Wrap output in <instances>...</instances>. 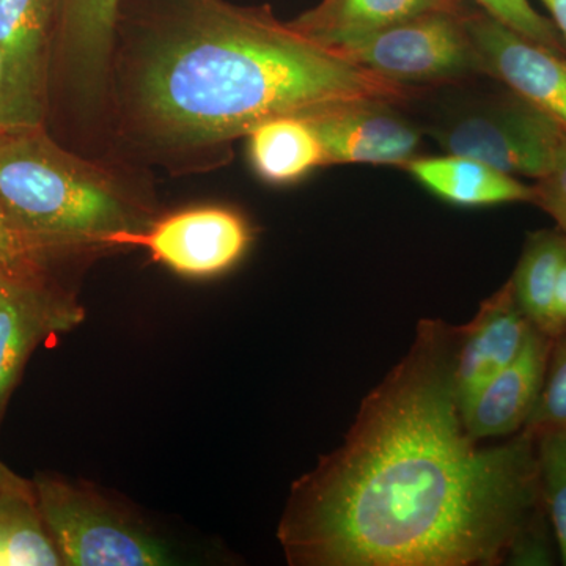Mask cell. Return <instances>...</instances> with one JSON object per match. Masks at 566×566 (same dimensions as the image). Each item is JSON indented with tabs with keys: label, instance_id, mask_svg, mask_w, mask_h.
I'll use <instances>...</instances> for the list:
<instances>
[{
	"label": "cell",
	"instance_id": "52a82bcc",
	"mask_svg": "<svg viewBox=\"0 0 566 566\" xmlns=\"http://www.w3.org/2000/svg\"><path fill=\"white\" fill-rule=\"evenodd\" d=\"M251 241V227L240 212L199 207L174 212L134 232L115 234L111 245H137L175 273L211 277L240 262Z\"/></svg>",
	"mask_w": 566,
	"mask_h": 566
},
{
	"label": "cell",
	"instance_id": "4dcf8cb0",
	"mask_svg": "<svg viewBox=\"0 0 566 566\" xmlns=\"http://www.w3.org/2000/svg\"><path fill=\"white\" fill-rule=\"evenodd\" d=\"M565 335H566V333H565Z\"/></svg>",
	"mask_w": 566,
	"mask_h": 566
},
{
	"label": "cell",
	"instance_id": "4fadbf2b",
	"mask_svg": "<svg viewBox=\"0 0 566 566\" xmlns=\"http://www.w3.org/2000/svg\"><path fill=\"white\" fill-rule=\"evenodd\" d=\"M74 322V312L36 285L35 274L18 275L0 293V415L36 344Z\"/></svg>",
	"mask_w": 566,
	"mask_h": 566
},
{
	"label": "cell",
	"instance_id": "7a4b0ae2",
	"mask_svg": "<svg viewBox=\"0 0 566 566\" xmlns=\"http://www.w3.org/2000/svg\"><path fill=\"white\" fill-rule=\"evenodd\" d=\"M128 92L142 133L169 148L223 144L282 115L408 96L406 85L283 24L270 7L222 0H186L148 35Z\"/></svg>",
	"mask_w": 566,
	"mask_h": 566
},
{
	"label": "cell",
	"instance_id": "6da1fadb",
	"mask_svg": "<svg viewBox=\"0 0 566 566\" xmlns=\"http://www.w3.org/2000/svg\"><path fill=\"white\" fill-rule=\"evenodd\" d=\"M453 346L455 327L420 324L344 446L294 485L279 528L292 564H506L542 516L536 436L476 446L453 389Z\"/></svg>",
	"mask_w": 566,
	"mask_h": 566
},
{
	"label": "cell",
	"instance_id": "83f0119b",
	"mask_svg": "<svg viewBox=\"0 0 566 566\" xmlns=\"http://www.w3.org/2000/svg\"><path fill=\"white\" fill-rule=\"evenodd\" d=\"M542 2L549 10L554 25H556L558 33H560L566 48V0H542Z\"/></svg>",
	"mask_w": 566,
	"mask_h": 566
},
{
	"label": "cell",
	"instance_id": "7402d4cb",
	"mask_svg": "<svg viewBox=\"0 0 566 566\" xmlns=\"http://www.w3.org/2000/svg\"><path fill=\"white\" fill-rule=\"evenodd\" d=\"M472 2L482 7L483 13L490 14L506 28L526 36L527 40L556 54H565L564 40L554 22L542 17L528 0H472Z\"/></svg>",
	"mask_w": 566,
	"mask_h": 566
},
{
	"label": "cell",
	"instance_id": "2e32d148",
	"mask_svg": "<svg viewBox=\"0 0 566 566\" xmlns=\"http://www.w3.org/2000/svg\"><path fill=\"white\" fill-rule=\"evenodd\" d=\"M406 170L442 202L461 208L534 203L535 188L468 156L416 158Z\"/></svg>",
	"mask_w": 566,
	"mask_h": 566
},
{
	"label": "cell",
	"instance_id": "cb8c5ba5",
	"mask_svg": "<svg viewBox=\"0 0 566 566\" xmlns=\"http://www.w3.org/2000/svg\"><path fill=\"white\" fill-rule=\"evenodd\" d=\"M534 188V203L546 211L556 221L558 230L566 234V134L553 170L538 180Z\"/></svg>",
	"mask_w": 566,
	"mask_h": 566
},
{
	"label": "cell",
	"instance_id": "9a60e30c",
	"mask_svg": "<svg viewBox=\"0 0 566 566\" xmlns=\"http://www.w3.org/2000/svg\"><path fill=\"white\" fill-rule=\"evenodd\" d=\"M461 3L463 0H322L292 24L308 39L340 50L420 14L463 11Z\"/></svg>",
	"mask_w": 566,
	"mask_h": 566
},
{
	"label": "cell",
	"instance_id": "8992f818",
	"mask_svg": "<svg viewBox=\"0 0 566 566\" xmlns=\"http://www.w3.org/2000/svg\"><path fill=\"white\" fill-rule=\"evenodd\" d=\"M566 132L520 96L464 115L436 133L450 155L468 156L513 177L538 181L553 170Z\"/></svg>",
	"mask_w": 566,
	"mask_h": 566
},
{
	"label": "cell",
	"instance_id": "44dd1931",
	"mask_svg": "<svg viewBox=\"0 0 566 566\" xmlns=\"http://www.w3.org/2000/svg\"><path fill=\"white\" fill-rule=\"evenodd\" d=\"M524 428L534 434L545 430H566V335L554 340L545 385Z\"/></svg>",
	"mask_w": 566,
	"mask_h": 566
},
{
	"label": "cell",
	"instance_id": "d4e9b609",
	"mask_svg": "<svg viewBox=\"0 0 566 566\" xmlns=\"http://www.w3.org/2000/svg\"><path fill=\"white\" fill-rule=\"evenodd\" d=\"M545 526V516L542 515L520 536L515 546L510 551L506 564L520 566L553 565V547H551Z\"/></svg>",
	"mask_w": 566,
	"mask_h": 566
},
{
	"label": "cell",
	"instance_id": "5bb4252c",
	"mask_svg": "<svg viewBox=\"0 0 566 566\" xmlns=\"http://www.w3.org/2000/svg\"><path fill=\"white\" fill-rule=\"evenodd\" d=\"M120 0H59L63 57L84 98L104 93L112 65Z\"/></svg>",
	"mask_w": 566,
	"mask_h": 566
},
{
	"label": "cell",
	"instance_id": "5b68a950",
	"mask_svg": "<svg viewBox=\"0 0 566 566\" xmlns=\"http://www.w3.org/2000/svg\"><path fill=\"white\" fill-rule=\"evenodd\" d=\"M464 11H431L337 50L398 84L453 80L480 69Z\"/></svg>",
	"mask_w": 566,
	"mask_h": 566
},
{
	"label": "cell",
	"instance_id": "7c38bea8",
	"mask_svg": "<svg viewBox=\"0 0 566 566\" xmlns=\"http://www.w3.org/2000/svg\"><path fill=\"white\" fill-rule=\"evenodd\" d=\"M59 0H0V52L25 120L41 126L48 52Z\"/></svg>",
	"mask_w": 566,
	"mask_h": 566
},
{
	"label": "cell",
	"instance_id": "30bf717a",
	"mask_svg": "<svg viewBox=\"0 0 566 566\" xmlns=\"http://www.w3.org/2000/svg\"><path fill=\"white\" fill-rule=\"evenodd\" d=\"M534 329L510 281L488 297L471 323L455 327L452 382L460 408L520 356Z\"/></svg>",
	"mask_w": 566,
	"mask_h": 566
},
{
	"label": "cell",
	"instance_id": "ac0fdd59",
	"mask_svg": "<svg viewBox=\"0 0 566 566\" xmlns=\"http://www.w3.org/2000/svg\"><path fill=\"white\" fill-rule=\"evenodd\" d=\"M63 565L36 502L35 488L11 475L0 488V566Z\"/></svg>",
	"mask_w": 566,
	"mask_h": 566
},
{
	"label": "cell",
	"instance_id": "603a6c76",
	"mask_svg": "<svg viewBox=\"0 0 566 566\" xmlns=\"http://www.w3.org/2000/svg\"><path fill=\"white\" fill-rule=\"evenodd\" d=\"M43 251L22 237L0 208V268L10 273L35 274Z\"/></svg>",
	"mask_w": 566,
	"mask_h": 566
},
{
	"label": "cell",
	"instance_id": "9c48e42d",
	"mask_svg": "<svg viewBox=\"0 0 566 566\" xmlns=\"http://www.w3.org/2000/svg\"><path fill=\"white\" fill-rule=\"evenodd\" d=\"M386 102L346 104L307 118L326 155V166L371 164L408 166L419 150V129L390 109Z\"/></svg>",
	"mask_w": 566,
	"mask_h": 566
},
{
	"label": "cell",
	"instance_id": "3957f363",
	"mask_svg": "<svg viewBox=\"0 0 566 566\" xmlns=\"http://www.w3.org/2000/svg\"><path fill=\"white\" fill-rule=\"evenodd\" d=\"M0 208L44 253L111 245L115 234L145 227L111 175L63 150L41 126L0 136Z\"/></svg>",
	"mask_w": 566,
	"mask_h": 566
},
{
	"label": "cell",
	"instance_id": "d6986e66",
	"mask_svg": "<svg viewBox=\"0 0 566 566\" xmlns=\"http://www.w3.org/2000/svg\"><path fill=\"white\" fill-rule=\"evenodd\" d=\"M565 262V233L558 229L532 233L510 281L521 311L547 337H551L554 290Z\"/></svg>",
	"mask_w": 566,
	"mask_h": 566
},
{
	"label": "cell",
	"instance_id": "ffe728a7",
	"mask_svg": "<svg viewBox=\"0 0 566 566\" xmlns=\"http://www.w3.org/2000/svg\"><path fill=\"white\" fill-rule=\"evenodd\" d=\"M536 436L543 506L566 566V430H545Z\"/></svg>",
	"mask_w": 566,
	"mask_h": 566
},
{
	"label": "cell",
	"instance_id": "f1b7e54d",
	"mask_svg": "<svg viewBox=\"0 0 566 566\" xmlns=\"http://www.w3.org/2000/svg\"><path fill=\"white\" fill-rule=\"evenodd\" d=\"M18 275H31V274H18V273H10V271L2 270L0 268V293H2V290L6 289L7 283L11 281V279L18 277Z\"/></svg>",
	"mask_w": 566,
	"mask_h": 566
},
{
	"label": "cell",
	"instance_id": "484cf974",
	"mask_svg": "<svg viewBox=\"0 0 566 566\" xmlns=\"http://www.w3.org/2000/svg\"><path fill=\"white\" fill-rule=\"evenodd\" d=\"M33 128L22 114L13 87H11L9 71L0 52V136L18 132V129Z\"/></svg>",
	"mask_w": 566,
	"mask_h": 566
},
{
	"label": "cell",
	"instance_id": "ba28073f",
	"mask_svg": "<svg viewBox=\"0 0 566 566\" xmlns=\"http://www.w3.org/2000/svg\"><path fill=\"white\" fill-rule=\"evenodd\" d=\"M480 69L566 132V59L506 28L490 14H465Z\"/></svg>",
	"mask_w": 566,
	"mask_h": 566
},
{
	"label": "cell",
	"instance_id": "f546056e",
	"mask_svg": "<svg viewBox=\"0 0 566 566\" xmlns=\"http://www.w3.org/2000/svg\"><path fill=\"white\" fill-rule=\"evenodd\" d=\"M13 475V472H10L9 469L6 468L2 463H0V488H2L3 483Z\"/></svg>",
	"mask_w": 566,
	"mask_h": 566
},
{
	"label": "cell",
	"instance_id": "e0dca14e",
	"mask_svg": "<svg viewBox=\"0 0 566 566\" xmlns=\"http://www.w3.org/2000/svg\"><path fill=\"white\" fill-rule=\"evenodd\" d=\"M245 137L253 170L271 185H292L326 166L318 134L312 123L300 115L270 118Z\"/></svg>",
	"mask_w": 566,
	"mask_h": 566
},
{
	"label": "cell",
	"instance_id": "277c9868",
	"mask_svg": "<svg viewBox=\"0 0 566 566\" xmlns=\"http://www.w3.org/2000/svg\"><path fill=\"white\" fill-rule=\"evenodd\" d=\"M36 502L63 565L159 566L172 564L169 549L109 501L63 480L40 475Z\"/></svg>",
	"mask_w": 566,
	"mask_h": 566
},
{
	"label": "cell",
	"instance_id": "4316f807",
	"mask_svg": "<svg viewBox=\"0 0 566 566\" xmlns=\"http://www.w3.org/2000/svg\"><path fill=\"white\" fill-rule=\"evenodd\" d=\"M566 333V262L558 274L554 290L553 312H551V338L562 337Z\"/></svg>",
	"mask_w": 566,
	"mask_h": 566
},
{
	"label": "cell",
	"instance_id": "8fae6325",
	"mask_svg": "<svg viewBox=\"0 0 566 566\" xmlns=\"http://www.w3.org/2000/svg\"><path fill=\"white\" fill-rule=\"evenodd\" d=\"M553 345L554 338L535 327L520 356L461 405V419L472 439L480 442L526 427L545 385Z\"/></svg>",
	"mask_w": 566,
	"mask_h": 566
}]
</instances>
